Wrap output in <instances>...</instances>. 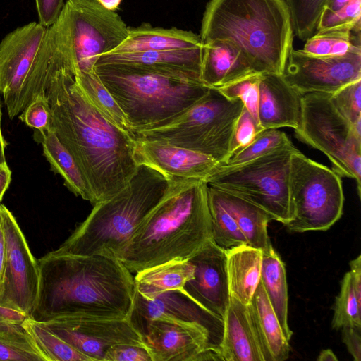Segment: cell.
Returning a JSON list of instances; mask_svg holds the SVG:
<instances>
[{
  "label": "cell",
  "instance_id": "816d5d0a",
  "mask_svg": "<svg viewBox=\"0 0 361 361\" xmlns=\"http://www.w3.org/2000/svg\"><path fill=\"white\" fill-rule=\"evenodd\" d=\"M122 0H97V1L104 8L116 11L118 9Z\"/></svg>",
  "mask_w": 361,
  "mask_h": 361
},
{
  "label": "cell",
  "instance_id": "44dd1931",
  "mask_svg": "<svg viewBox=\"0 0 361 361\" xmlns=\"http://www.w3.org/2000/svg\"><path fill=\"white\" fill-rule=\"evenodd\" d=\"M302 96L282 75L259 74L257 114L260 126L264 130L297 129L301 118Z\"/></svg>",
  "mask_w": 361,
  "mask_h": 361
},
{
  "label": "cell",
  "instance_id": "60d3db41",
  "mask_svg": "<svg viewBox=\"0 0 361 361\" xmlns=\"http://www.w3.org/2000/svg\"><path fill=\"white\" fill-rule=\"evenodd\" d=\"M330 99L350 123L361 118V80L352 82L331 94Z\"/></svg>",
  "mask_w": 361,
  "mask_h": 361
},
{
  "label": "cell",
  "instance_id": "74e56055",
  "mask_svg": "<svg viewBox=\"0 0 361 361\" xmlns=\"http://www.w3.org/2000/svg\"><path fill=\"white\" fill-rule=\"evenodd\" d=\"M290 143L292 142L284 132L274 128L264 130L250 145L232 154L219 166L239 165Z\"/></svg>",
  "mask_w": 361,
  "mask_h": 361
},
{
  "label": "cell",
  "instance_id": "9c48e42d",
  "mask_svg": "<svg viewBox=\"0 0 361 361\" xmlns=\"http://www.w3.org/2000/svg\"><path fill=\"white\" fill-rule=\"evenodd\" d=\"M289 194L292 219L285 226L291 232L326 231L342 216L341 177L298 149L291 157Z\"/></svg>",
  "mask_w": 361,
  "mask_h": 361
},
{
  "label": "cell",
  "instance_id": "ba28073f",
  "mask_svg": "<svg viewBox=\"0 0 361 361\" xmlns=\"http://www.w3.org/2000/svg\"><path fill=\"white\" fill-rule=\"evenodd\" d=\"M293 143L273 149L243 164L218 169L208 185L240 197L284 225L292 219L289 177Z\"/></svg>",
  "mask_w": 361,
  "mask_h": 361
},
{
  "label": "cell",
  "instance_id": "ffe728a7",
  "mask_svg": "<svg viewBox=\"0 0 361 361\" xmlns=\"http://www.w3.org/2000/svg\"><path fill=\"white\" fill-rule=\"evenodd\" d=\"M203 46L190 49L109 52L102 54L94 66L128 65L173 78L202 82L200 70Z\"/></svg>",
  "mask_w": 361,
  "mask_h": 361
},
{
  "label": "cell",
  "instance_id": "f35d334b",
  "mask_svg": "<svg viewBox=\"0 0 361 361\" xmlns=\"http://www.w3.org/2000/svg\"><path fill=\"white\" fill-rule=\"evenodd\" d=\"M259 74L254 73L217 90L230 99H240L245 108L259 123Z\"/></svg>",
  "mask_w": 361,
  "mask_h": 361
},
{
  "label": "cell",
  "instance_id": "f5cc1de1",
  "mask_svg": "<svg viewBox=\"0 0 361 361\" xmlns=\"http://www.w3.org/2000/svg\"><path fill=\"white\" fill-rule=\"evenodd\" d=\"M317 360L318 361H337L338 358L331 349L321 350Z\"/></svg>",
  "mask_w": 361,
  "mask_h": 361
},
{
  "label": "cell",
  "instance_id": "cb8c5ba5",
  "mask_svg": "<svg viewBox=\"0 0 361 361\" xmlns=\"http://www.w3.org/2000/svg\"><path fill=\"white\" fill-rule=\"evenodd\" d=\"M247 307L264 361L287 360L289 341L283 332L260 281Z\"/></svg>",
  "mask_w": 361,
  "mask_h": 361
},
{
  "label": "cell",
  "instance_id": "2e32d148",
  "mask_svg": "<svg viewBox=\"0 0 361 361\" xmlns=\"http://www.w3.org/2000/svg\"><path fill=\"white\" fill-rule=\"evenodd\" d=\"M132 322L141 333L152 361H195L206 349L219 350L209 331L200 324L162 319Z\"/></svg>",
  "mask_w": 361,
  "mask_h": 361
},
{
  "label": "cell",
  "instance_id": "4dcf8cb0",
  "mask_svg": "<svg viewBox=\"0 0 361 361\" xmlns=\"http://www.w3.org/2000/svg\"><path fill=\"white\" fill-rule=\"evenodd\" d=\"M23 321L0 316V361H48Z\"/></svg>",
  "mask_w": 361,
  "mask_h": 361
},
{
  "label": "cell",
  "instance_id": "7c38bea8",
  "mask_svg": "<svg viewBox=\"0 0 361 361\" xmlns=\"http://www.w3.org/2000/svg\"><path fill=\"white\" fill-rule=\"evenodd\" d=\"M6 259L0 307L30 317L38 295L39 269L24 234L12 213L0 204Z\"/></svg>",
  "mask_w": 361,
  "mask_h": 361
},
{
  "label": "cell",
  "instance_id": "484cf974",
  "mask_svg": "<svg viewBox=\"0 0 361 361\" xmlns=\"http://www.w3.org/2000/svg\"><path fill=\"white\" fill-rule=\"evenodd\" d=\"M262 251L249 245L226 250L230 296L249 305L259 283Z\"/></svg>",
  "mask_w": 361,
  "mask_h": 361
},
{
  "label": "cell",
  "instance_id": "f1b7e54d",
  "mask_svg": "<svg viewBox=\"0 0 361 361\" xmlns=\"http://www.w3.org/2000/svg\"><path fill=\"white\" fill-rule=\"evenodd\" d=\"M192 276L193 266L188 260L168 262L136 273L135 292L145 298H152L169 290H183Z\"/></svg>",
  "mask_w": 361,
  "mask_h": 361
},
{
  "label": "cell",
  "instance_id": "d6a6232c",
  "mask_svg": "<svg viewBox=\"0 0 361 361\" xmlns=\"http://www.w3.org/2000/svg\"><path fill=\"white\" fill-rule=\"evenodd\" d=\"M360 44V27L333 28L317 31L309 37L302 49L315 56H336L348 52Z\"/></svg>",
  "mask_w": 361,
  "mask_h": 361
},
{
  "label": "cell",
  "instance_id": "681fc988",
  "mask_svg": "<svg viewBox=\"0 0 361 361\" xmlns=\"http://www.w3.org/2000/svg\"><path fill=\"white\" fill-rule=\"evenodd\" d=\"M5 259H6L5 239H4V230H3L2 224H1V215H0V290L1 288L2 283H3Z\"/></svg>",
  "mask_w": 361,
  "mask_h": 361
},
{
  "label": "cell",
  "instance_id": "8fae6325",
  "mask_svg": "<svg viewBox=\"0 0 361 361\" xmlns=\"http://www.w3.org/2000/svg\"><path fill=\"white\" fill-rule=\"evenodd\" d=\"M56 23L68 53L82 72L94 71L99 57L114 50L128 35L121 16L97 0H66Z\"/></svg>",
  "mask_w": 361,
  "mask_h": 361
},
{
  "label": "cell",
  "instance_id": "603a6c76",
  "mask_svg": "<svg viewBox=\"0 0 361 361\" xmlns=\"http://www.w3.org/2000/svg\"><path fill=\"white\" fill-rule=\"evenodd\" d=\"M255 73L240 50L225 40L204 43L200 70L201 82L219 89Z\"/></svg>",
  "mask_w": 361,
  "mask_h": 361
},
{
  "label": "cell",
  "instance_id": "d6986e66",
  "mask_svg": "<svg viewBox=\"0 0 361 361\" xmlns=\"http://www.w3.org/2000/svg\"><path fill=\"white\" fill-rule=\"evenodd\" d=\"M130 317L133 321L162 319L200 324L209 331L214 346L220 351L223 319L203 309L183 290H169L152 298L135 292Z\"/></svg>",
  "mask_w": 361,
  "mask_h": 361
},
{
  "label": "cell",
  "instance_id": "ac0fdd59",
  "mask_svg": "<svg viewBox=\"0 0 361 361\" xmlns=\"http://www.w3.org/2000/svg\"><path fill=\"white\" fill-rule=\"evenodd\" d=\"M134 159L137 165L151 166L172 180H207L219 166L207 154L152 140H135Z\"/></svg>",
  "mask_w": 361,
  "mask_h": 361
},
{
  "label": "cell",
  "instance_id": "d590c367",
  "mask_svg": "<svg viewBox=\"0 0 361 361\" xmlns=\"http://www.w3.org/2000/svg\"><path fill=\"white\" fill-rule=\"evenodd\" d=\"M347 326H361V302L357 298L350 271L345 273L341 282L331 321L334 329Z\"/></svg>",
  "mask_w": 361,
  "mask_h": 361
},
{
  "label": "cell",
  "instance_id": "8d00e7d4",
  "mask_svg": "<svg viewBox=\"0 0 361 361\" xmlns=\"http://www.w3.org/2000/svg\"><path fill=\"white\" fill-rule=\"evenodd\" d=\"M291 17L293 34L306 41L317 29L320 14L328 0H285Z\"/></svg>",
  "mask_w": 361,
  "mask_h": 361
},
{
  "label": "cell",
  "instance_id": "e575fe53",
  "mask_svg": "<svg viewBox=\"0 0 361 361\" xmlns=\"http://www.w3.org/2000/svg\"><path fill=\"white\" fill-rule=\"evenodd\" d=\"M212 240L224 250L248 245L233 216L208 190Z\"/></svg>",
  "mask_w": 361,
  "mask_h": 361
},
{
  "label": "cell",
  "instance_id": "1f68e13d",
  "mask_svg": "<svg viewBox=\"0 0 361 361\" xmlns=\"http://www.w3.org/2000/svg\"><path fill=\"white\" fill-rule=\"evenodd\" d=\"M76 76L86 96L99 113L109 123L135 139L134 129L95 71L82 72L77 68Z\"/></svg>",
  "mask_w": 361,
  "mask_h": 361
},
{
  "label": "cell",
  "instance_id": "c3c4849f",
  "mask_svg": "<svg viewBox=\"0 0 361 361\" xmlns=\"http://www.w3.org/2000/svg\"><path fill=\"white\" fill-rule=\"evenodd\" d=\"M11 180V171L6 162L0 163V204Z\"/></svg>",
  "mask_w": 361,
  "mask_h": 361
},
{
  "label": "cell",
  "instance_id": "bcb514c9",
  "mask_svg": "<svg viewBox=\"0 0 361 361\" xmlns=\"http://www.w3.org/2000/svg\"><path fill=\"white\" fill-rule=\"evenodd\" d=\"M341 329L342 341L355 361L361 360V326H347Z\"/></svg>",
  "mask_w": 361,
  "mask_h": 361
},
{
  "label": "cell",
  "instance_id": "30bf717a",
  "mask_svg": "<svg viewBox=\"0 0 361 361\" xmlns=\"http://www.w3.org/2000/svg\"><path fill=\"white\" fill-rule=\"evenodd\" d=\"M330 97L322 92L302 94L300 123L295 134L300 141L323 152L341 177L354 179L360 198L361 137Z\"/></svg>",
  "mask_w": 361,
  "mask_h": 361
},
{
  "label": "cell",
  "instance_id": "4316f807",
  "mask_svg": "<svg viewBox=\"0 0 361 361\" xmlns=\"http://www.w3.org/2000/svg\"><path fill=\"white\" fill-rule=\"evenodd\" d=\"M209 192L233 216L249 245L262 252L272 246L267 232V225L271 219L264 211L240 197L209 185Z\"/></svg>",
  "mask_w": 361,
  "mask_h": 361
},
{
  "label": "cell",
  "instance_id": "f6af8a7d",
  "mask_svg": "<svg viewBox=\"0 0 361 361\" xmlns=\"http://www.w3.org/2000/svg\"><path fill=\"white\" fill-rule=\"evenodd\" d=\"M39 23L49 27L58 19L64 6L63 0H35Z\"/></svg>",
  "mask_w": 361,
  "mask_h": 361
},
{
  "label": "cell",
  "instance_id": "f907efd6",
  "mask_svg": "<svg viewBox=\"0 0 361 361\" xmlns=\"http://www.w3.org/2000/svg\"><path fill=\"white\" fill-rule=\"evenodd\" d=\"M350 1L352 0H328L324 9L331 11H336L345 6Z\"/></svg>",
  "mask_w": 361,
  "mask_h": 361
},
{
  "label": "cell",
  "instance_id": "7bdbcfd3",
  "mask_svg": "<svg viewBox=\"0 0 361 361\" xmlns=\"http://www.w3.org/2000/svg\"><path fill=\"white\" fill-rule=\"evenodd\" d=\"M262 130L264 129L244 106L235 124L229 157L250 145Z\"/></svg>",
  "mask_w": 361,
  "mask_h": 361
},
{
  "label": "cell",
  "instance_id": "277c9868",
  "mask_svg": "<svg viewBox=\"0 0 361 361\" xmlns=\"http://www.w3.org/2000/svg\"><path fill=\"white\" fill-rule=\"evenodd\" d=\"M293 35L285 0H210L200 37L231 42L255 73L283 75Z\"/></svg>",
  "mask_w": 361,
  "mask_h": 361
},
{
  "label": "cell",
  "instance_id": "b9f144b4",
  "mask_svg": "<svg viewBox=\"0 0 361 361\" xmlns=\"http://www.w3.org/2000/svg\"><path fill=\"white\" fill-rule=\"evenodd\" d=\"M18 118L41 133L52 130V111L44 95L33 99L19 114Z\"/></svg>",
  "mask_w": 361,
  "mask_h": 361
},
{
  "label": "cell",
  "instance_id": "5b68a950",
  "mask_svg": "<svg viewBox=\"0 0 361 361\" xmlns=\"http://www.w3.org/2000/svg\"><path fill=\"white\" fill-rule=\"evenodd\" d=\"M173 182L151 166L137 165L127 185L109 199L94 204L85 220L53 252L117 258L139 226L164 198Z\"/></svg>",
  "mask_w": 361,
  "mask_h": 361
},
{
  "label": "cell",
  "instance_id": "52a82bcc",
  "mask_svg": "<svg viewBox=\"0 0 361 361\" xmlns=\"http://www.w3.org/2000/svg\"><path fill=\"white\" fill-rule=\"evenodd\" d=\"M244 107L238 99H230L210 88L200 101L161 126L138 130L135 140L158 141L199 152L219 165L229 157L234 129Z\"/></svg>",
  "mask_w": 361,
  "mask_h": 361
},
{
  "label": "cell",
  "instance_id": "f546056e",
  "mask_svg": "<svg viewBox=\"0 0 361 361\" xmlns=\"http://www.w3.org/2000/svg\"><path fill=\"white\" fill-rule=\"evenodd\" d=\"M34 137L42 144L51 169L63 178L66 187L75 195L90 202L87 185L78 164L53 130L42 133L36 131Z\"/></svg>",
  "mask_w": 361,
  "mask_h": 361
},
{
  "label": "cell",
  "instance_id": "7a4b0ae2",
  "mask_svg": "<svg viewBox=\"0 0 361 361\" xmlns=\"http://www.w3.org/2000/svg\"><path fill=\"white\" fill-rule=\"evenodd\" d=\"M37 262L39 290L30 317L42 322L66 314L131 317L135 293L134 276L118 259L51 251Z\"/></svg>",
  "mask_w": 361,
  "mask_h": 361
},
{
  "label": "cell",
  "instance_id": "836d02e7",
  "mask_svg": "<svg viewBox=\"0 0 361 361\" xmlns=\"http://www.w3.org/2000/svg\"><path fill=\"white\" fill-rule=\"evenodd\" d=\"M22 326L35 340L48 361H92L57 336L40 322L25 317Z\"/></svg>",
  "mask_w": 361,
  "mask_h": 361
},
{
  "label": "cell",
  "instance_id": "ab89813d",
  "mask_svg": "<svg viewBox=\"0 0 361 361\" xmlns=\"http://www.w3.org/2000/svg\"><path fill=\"white\" fill-rule=\"evenodd\" d=\"M360 18L361 0H352L343 7L334 11L323 9L316 32L333 28H358L360 27Z\"/></svg>",
  "mask_w": 361,
  "mask_h": 361
},
{
  "label": "cell",
  "instance_id": "db71d44e",
  "mask_svg": "<svg viewBox=\"0 0 361 361\" xmlns=\"http://www.w3.org/2000/svg\"><path fill=\"white\" fill-rule=\"evenodd\" d=\"M1 121V102H0V163H4V162H6V157H5V149H6L7 143L2 135Z\"/></svg>",
  "mask_w": 361,
  "mask_h": 361
},
{
  "label": "cell",
  "instance_id": "8992f818",
  "mask_svg": "<svg viewBox=\"0 0 361 361\" xmlns=\"http://www.w3.org/2000/svg\"><path fill=\"white\" fill-rule=\"evenodd\" d=\"M135 132L166 123L203 98L210 87L123 64L94 66Z\"/></svg>",
  "mask_w": 361,
  "mask_h": 361
},
{
  "label": "cell",
  "instance_id": "7dc6e473",
  "mask_svg": "<svg viewBox=\"0 0 361 361\" xmlns=\"http://www.w3.org/2000/svg\"><path fill=\"white\" fill-rule=\"evenodd\" d=\"M350 272L352 276L355 294L358 301L361 302V255L350 262Z\"/></svg>",
  "mask_w": 361,
  "mask_h": 361
},
{
  "label": "cell",
  "instance_id": "83f0119b",
  "mask_svg": "<svg viewBox=\"0 0 361 361\" xmlns=\"http://www.w3.org/2000/svg\"><path fill=\"white\" fill-rule=\"evenodd\" d=\"M260 281L283 332L290 341L293 331L288 323V294L286 267L273 246L262 252Z\"/></svg>",
  "mask_w": 361,
  "mask_h": 361
},
{
  "label": "cell",
  "instance_id": "ee69618b",
  "mask_svg": "<svg viewBox=\"0 0 361 361\" xmlns=\"http://www.w3.org/2000/svg\"><path fill=\"white\" fill-rule=\"evenodd\" d=\"M103 361H152L146 346L123 344L113 345L106 351Z\"/></svg>",
  "mask_w": 361,
  "mask_h": 361
},
{
  "label": "cell",
  "instance_id": "3957f363",
  "mask_svg": "<svg viewBox=\"0 0 361 361\" xmlns=\"http://www.w3.org/2000/svg\"><path fill=\"white\" fill-rule=\"evenodd\" d=\"M208 190L204 180H173L117 259L136 274L194 256L212 240Z\"/></svg>",
  "mask_w": 361,
  "mask_h": 361
},
{
  "label": "cell",
  "instance_id": "e0dca14e",
  "mask_svg": "<svg viewBox=\"0 0 361 361\" xmlns=\"http://www.w3.org/2000/svg\"><path fill=\"white\" fill-rule=\"evenodd\" d=\"M193 266V276L183 291L203 309L224 319L230 300L226 269V250L209 241L188 259Z\"/></svg>",
  "mask_w": 361,
  "mask_h": 361
},
{
  "label": "cell",
  "instance_id": "6da1fadb",
  "mask_svg": "<svg viewBox=\"0 0 361 361\" xmlns=\"http://www.w3.org/2000/svg\"><path fill=\"white\" fill-rule=\"evenodd\" d=\"M76 69L63 53L54 54L44 96L52 111V130L78 164L95 204L122 190L135 173V140L99 113Z\"/></svg>",
  "mask_w": 361,
  "mask_h": 361
},
{
  "label": "cell",
  "instance_id": "7402d4cb",
  "mask_svg": "<svg viewBox=\"0 0 361 361\" xmlns=\"http://www.w3.org/2000/svg\"><path fill=\"white\" fill-rule=\"evenodd\" d=\"M220 353L224 361H264L247 305L230 296Z\"/></svg>",
  "mask_w": 361,
  "mask_h": 361
},
{
  "label": "cell",
  "instance_id": "d4e9b609",
  "mask_svg": "<svg viewBox=\"0 0 361 361\" xmlns=\"http://www.w3.org/2000/svg\"><path fill=\"white\" fill-rule=\"evenodd\" d=\"M203 44L200 35L192 31L176 27H154L143 23L136 27H128L126 39L110 52L190 49Z\"/></svg>",
  "mask_w": 361,
  "mask_h": 361
},
{
  "label": "cell",
  "instance_id": "9a60e30c",
  "mask_svg": "<svg viewBox=\"0 0 361 361\" xmlns=\"http://www.w3.org/2000/svg\"><path fill=\"white\" fill-rule=\"evenodd\" d=\"M361 44L336 56H315L292 48L283 73L298 92L333 94L345 85L361 80Z\"/></svg>",
  "mask_w": 361,
  "mask_h": 361
},
{
  "label": "cell",
  "instance_id": "4fadbf2b",
  "mask_svg": "<svg viewBox=\"0 0 361 361\" xmlns=\"http://www.w3.org/2000/svg\"><path fill=\"white\" fill-rule=\"evenodd\" d=\"M47 27L31 22L7 34L0 42V92L14 118L32 102L29 81Z\"/></svg>",
  "mask_w": 361,
  "mask_h": 361
},
{
  "label": "cell",
  "instance_id": "5bb4252c",
  "mask_svg": "<svg viewBox=\"0 0 361 361\" xmlns=\"http://www.w3.org/2000/svg\"><path fill=\"white\" fill-rule=\"evenodd\" d=\"M40 322L92 361H103L106 351L113 345L146 346L131 317L103 318L66 314Z\"/></svg>",
  "mask_w": 361,
  "mask_h": 361
}]
</instances>
